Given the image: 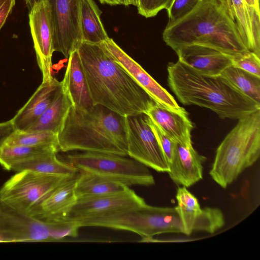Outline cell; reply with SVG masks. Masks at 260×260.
Returning a JSON list of instances; mask_svg holds the SVG:
<instances>
[{"label": "cell", "mask_w": 260, "mask_h": 260, "mask_svg": "<svg viewBox=\"0 0 260 260\" xmlns=\"http://www.w3.org/2000/svg\"><path fill=\"white\" fill-rule=\"evenodd\" d=\"M77 50L94 105L125 117L146 113L156 103L101 43L82 41Z\"/></svg>", "instance_id": "6da1fadb"}, {"label": "cell", "mask_w": 260, "mask_h": 260, "mask_svg": "<svg viewBox=\"0 0 260 260\" xmlns=\"http://www.w3.org/2000/svg\"><path fill=\"white\" fill-rule=\"evenodd\" d=\"M162 38L174 51L190 45L214 48L231 55L248 51L225 0H202L188 14L168 23Z\"/></svg>", "instance_id": "7a4b0ae2"}, {"label": "cell", "mask_w": 260, "mask_h": 260, "mask_svg": "<svg viewBox=\"0 0 260 260\" xmlns=\"http://www.w3.org/2000/svg\"><path fill=\"white\" fill-rule=\"evenodd\" d=\"M167 71L168 85L184 105L209 109L221 119L238 120L260 110V104L220 76L201 74L179 60L169 63Z\"/></svg>", "instance_id": "3957f363"}, {"label": "cell", "mask_w": 260, "mask_h": 260, "mask_svg": "<svg viewBox=\"0 0 260 260\" xmlns=\"http://www.w3.org/2000/svg\"><path fill=\"white\" fill-rule=\"evenodd\" d=\"M58 150L127 156L125 117L100 105L88 110L72 106L57 134Z\"/></svg>", "instance_id": "277c9868"}, {"label": "cell", "mask_w": 260, "mask_h": 260, "mask_svg": "<svg viewBox=\"0 0 260 260\" xmlns=\"http://www.w3.org/2000/svg\"><path fill=\"white\" fill-rule=\"evenodd\" d=\"M260 155V110L239 119L218 146L209 174L222 188L235 181Z\"/></svg>", "instance_id": "5b68a950"}, {"label": "cell", "mask_w": 260, "mask_h": 260, "mask_svg": "<svg viewBox=\"0 0 260 260\" xmlns=\"http://www.w3.org/2000/svg\"><path fill=\"white\" fill-rule=\"evenodd\" d=\"M79 228L100 226L124 230L142 238H152L164 233H178L181 221L175 207H160L147 204L99 216L69 220Z\"/></svg>", "instance_id": "8992f818"}, {"label": "cell", "mask_w": 260, "mask_h": 260, "mask_svg": "<svg viewBox=\"0 0 260 260\" xmlns=\"http://www.w3.org/2000/svg\"><path fill=\"white\" fill-rule=\"evenodd\" d=\"M128 156L82 151L69 154L67 162L78 171L94 173L131 185L151 186L154 178L148 167Z\"/></svg>", "instance_id": "52a82bcc"}, {"label": "cell", "mask_w": 260, "mask_h": 260, "mask_svg": "<svg viewBox=\"0 0 260 260\" xmlns=\"http://www.w3.org/2000/svg\"><path fill=\"white\" fill-rule=\"evenodd\" d=\"M73 177L22 170L4 184L0 189V196L16 210L33 217L40 205L55 189Z\"/></svg>", "instance_id": "ba28073f"}, {"label": "cell", "mask_w": 260, "mask_h": 260, "mask_svg": "<svg viewBox=\"0 0 260 260\" xmlns=\"http://www.w3.org/2000/svg\"><path fill=\"white\" fill-rule=\"evenodd\" d=\"M146 113L125 116L127 156L158 172L169 167Z\"/></svg>", "instance_id": "9c48e42d"}, {"label": "cell", "mask_w": 260, "mask_h": 260, "mask_svg": "<svg viewBox=\"0 0 260 260\" xmlns=\"http://www.w3.org/2000/svg\"><path fill=\"white\" fill-rule=\"evenodd\" d=\"M53 31L54 51L68 58L82 41L80 14L81 0H45Z\"/></svg>", "instance_id": "30bf717a"}, {"label": "cell", "mask_w": 260, "mask_h": 260, "mask_svg": "<svg viewBox=\"0 0 260 260\" xmlns=\"http://www.w3.org/2000/svg\"><path fill=\"white\" fill-rule=\"evenodd\" d=\"M52 225L19 211L0 196V242H54Z\"/></svg>", "instance_id": "8fae6325"}, {"label": "cell", "mask_w": 260, "mask_h": 260, "mask_svg": "<svg viewBox=\"0 0 260 260\" xmlns=\"http://www.w3.org/2000/svg\"><path fill=\"white\" fill-rule=\"evenodd\" d=\"M176 199V208L180 217L183 234L189 236L193 232L202 231L213 234L223 226L225 219L217 208H201L198 199L187 187H179Z\"/></svg>", "instance_id": "7c38bea8"}, {"label": "cell", "mask_w": 260, "mask_h": 260, "mask_svg": "<svg viewBox=\"0 0 260 260\" xmlns=\"http://www.w3.org/2000/svg\"><path fill=\"white\" fill-rule=\"evenodd\" d=\"M145 204L142 198L128 187L120 192L78 198L69 215L55 221L91 217L140 207Z\"/></svg>", "instance_id": "4fadbf2b"}, {"label": "cell", "mask_w": 260, "mask_h": 260, "mask_svg": "<svg viewBox=\"0 0 260 260\" xmlns=\"http://www.w3.org/2000/svg\"><path fill=\"white\" fill-rule=\"evenodd\" d=\"M113 58L118 62L157 103L175 111L180 107L167 90L157 82L142 67L109 38L101 43Z\"/></svg>", "instance_id": "5bb4252c"}, {"label": "cell", "mask_w": 260, "mask_h": 260, "mask_svg": "<svg viewBox=\"0 0 260 260\" xmlns=\"http://www.w3.org/2000/svg\"><path fill=\"white\" fill-rule=\"evenodd\" d=\"M29 23L38 66L43 81L51 79L54 52L53 31L48 7L45 0L29 11Z\"/></svg>", "instance_id": "9a60e30c"}, {"label": "cell", "mask_w": 260, "mask_h": 260, "mask_svg": "<svg viewBox=\"0 0 260 260\" xmlns=\"http://www.w3.org/2000/svg\"><path fill=\"white\" fill-rule=\"evenodd\" d=\"M206 159L192 144L177 142L168 173L176 185L188 187L203 179V164Z\"/></svg>", "instance_id": "2e32d148"}, {"label": "cell", "mask_w": 260, "mask_h": 260, "mask_svg": "<svg viewBox=\"0 0 260 260\" xmlns=\"http://www.w3.org/2000/svg\"><path fill=\"white\" fill-rule=\"evenodd\" d=\"M175 51L178 60L208 76H219L232 65L231 55L210 47L190 45L180 47Z\"/></svg>", "instance_id": "e0dca14e"}, {"label": "cell", "mask_w": 260, "mask_h": 260, "mask_svg": "<svg viewBox=\"0 0 260 260\" xmlns=\"http://www.w3.org/2000/svg\"><path fill=\"white\" fill-rule=\"evenodd\" d=\"M62 90V83L55 78L42 83L11 119L15 130L26 131L54 102Z\"/></svg>", "instance_id": "ac0fdd59"}, {"label": "cell", "mask_w": 260, "mask_h": 260, "mask_svg": "<svg viewBox=\"0 0 260 260\" xmlns=\"http://www.w3.org/2000/svg\"><path fill=\"white\" fill-rule=\"evenodd\" d=\"M77 176L55 189L40 205L33 217L48 222L67 217L78 199L75 192Z\"/></svg>", "instance_id": "d6986e66"}, {"label": "cell", "mask_w": 260, "mask_h": 260, "mask_svg": "<svg viewBox=\"0 0 260 260\" xmlns=\"http://www.w3.org/2000/svg\"><path fill=\"white\" fill-rule=\"evenodd\" d=\"M146 114L176 141L184 144H192L191 132L193 126L185 109L175 111L156 103Z\"/></svg>", "instance_id": "ffe728a7"}, {"label": "cell", "mask_w": 260, "mask_h": 260, "mask_svg": "<svg viewBox=\"0 0 260 260\" xmlns=\"http://www.w3.org/2000/svg\"><path fill=\"white\" fill-rule=\"evenodd\" d=\"M62 89L70 96L73 106L82 110H88L94 105L88 88L79 55L77 49L68 57V63L61 81Z\"/></svg>", "instance_id": "44dd1931"}, {"label": "cell", "mask_w": 260, "mask_h": 260, "mask_svg": "<svg viewBox=\"0 0 260 260\" xmlns=\"http://www.w3.org/2000/svg\"><path fill=\"white\" fill-rule=\"evenodd\" d=\"M57 151L55 150H50L16 162L12 165L10 170L19 172L28 170L46 174L76 176L79 172L78 170L69 163L58 159L56 156Z\"/></svg>", "instance_id": "7402d4cb"}, {"label": "cell", "mask_w": 260, "mask_h": 260, "mask_svg": "<svg viewBox=\"0 0 260 260\" xmlns=\"http://www.w3.org/2000/svg\"><path fill=\"white\" fill-rule=\"evenodd\" d=\"M129 186L109 178L79 171L75 192L77 198L102 196L122 192Z\"/></svg>", "instance_id": "603a6c76"}, {"label": "cell", "mask_w": 260, "mask_h": 260, "mask_svg": "<svg viewBox=\"0 0 260 260\" xmlns=\"http://www.w3.org/2000/svg\"><path fill=\"white\" fill-rule=\"evenodd\" d=\"M72 106L70 96L62 88L61 91L54 102L25 131H47L57 134Z\"/></svg>", "instance_id": "cb8c5ba5"}, {"label": "cell", "mask_w": 260, "mask_h": 260, "mask_svg": "<svg viewBox=\"0 0 260 260\" xmlns=\"http://www.w3.org/2000/svg\"><path fill=\"white\" fill-rule=\"evenodd\" d=\"M101 13L93 0H81L80 27L82 41L100 44L109 38L101 19Z\"/></svg>", "instance_id": "d4e9b609"}, {"label": "cell", "mask_w": 260, "mask_h": 260, "mask_svg": "<svg viewBox=\"0 0 260 260\" xmlns=\"http://www.w3.org/2000/svg\"><path fill=\"white\" fill-rule=\"evenodd\" d=\"M219 76L243 94L260 104V77L232 65L226 68Z\"/></svg>", "instance_id": "484cf974"}, {"label": "cell", "mask_w": 260, "mask_h": 260, "mask_svg": "<svg viewBox=\"0 0 260 260\" xmlns=\"http://www.w3.org/2000/svg\"><path fill=\"white\" fill-rule=\"evenodd\" d=\"M229 13L236 23L247 50L260 56V48L256 45L244 0H225Z\"/></svg>", "instance_id": "4316f807"}, {"label": "cell", "mask_w": 260, "mask_h": 260, "mask_svg": "<svg viewBox=\"0 0 260 260\" xmlns=\"http://www.w3.org/2000/svg\"><path fill=\"white\" fill-rule=\"evenodd\" d=\"M58 151L55 146H6L0 147V165L10 170L14 163L41 154L50 150Z\"/></svg>", "instance_id": "83f0119b"}, {"label": "cell", "mask_w": 260, "mask_h": 260, "mask_svg": "<svg viewBox=\"0 0 260 260\" xmlns=\"http://www.w3.org/2000/svg\"><path fill=\"white\" fill-rule=\"evenodd\" d=\"M3 145L55 146L58 147L57 134L47 131L27 132L15 130L7 139Z\"/></svg>", "instance_id": "f1b7e54d"}, {"label": "cell", "mask_w": 260, "mask_h": 260, "mask_svg": "<svg viewBox=\"0 0 260 260\" xmlns=\"http://www.w3.org/2000/svg\"><path fill=\"white\" fill-rule=\"evenodd\" d=\"M232 66L260 77V56L249 51L231 56Z\"/></svg>", "instance_id": "f546056e"}, {"label": "cell", "mask_w": 260, "mask_h": 260, "mask_svg": "<svg viewBox=\"0 0 260 260\" xmlns=\"http://www.w3.org/2000/svg\"><path fill=\"white\" fill-rule=\"evenodd\" d=\"M250 21L253 40L260 48L259 0H244Z\"/></svg>", "instance_id": "4dcf8cb0"}, {"label": "cell", "mask_w": 260, "mask_h": 260, "mask_svg": "<svg viewBox=\"0 0 260 260\" xmlns=\"http://www.w3.org/2000/svg\"><path fill=\"white\" fill-rule=\"evenodd\" d=\"M174 0H139L137 7L139 14L145 18L155 16L163 9L168 10Z\"/></svg>", "instance_id": "1f68e13d"}, {"label": "cell", "mask_w": 260, "mask_h": 260, "mask_svg": "<svg viewBox=\"0 0 260 260\" xmlns=\"http://www.w3.org/2000/svg\"><path fill=\"white\" fill-rule=\"evenodd\" d=\"M150 123L169 166L172 159L177 141L165 133L151 119Z\"/></svg>", "instance_id": "d6a6232c"}, {"label": "cell", "mask_w": 260, "mask_h": 260, "mask_svg": "<svg viewBox=\"0 0 260 260\" xmlns=\"http://www.w3.org/2000/svg\"><path fill=\"white\" fill-rule=\"evenodd\" d=\"M202 0H174L167 10L169 22L171 23L183 17L191 12Z\"/></svg>", "instance_id": "836d02e7"}, {"label": "cell", "mask_w": 260, "mask_h": 260, "mask_svg": "<svg viewBox=\"0 0 260 260\" xmlns=\"http://www.w3.org/2000/svg\"><path fill=\"white\" fill-rule=\"evenodd\" d=\"M15 5V0H0V30Z\"/></svg>", "instance_id": "e575fe53"}, {"label": "cell", "mask_w": 260, "mask_h": 260, "mask_svg": "<svg viewBox=\"0 0 260 260\" xmlns=\"http://www.w3.org/2000/svg\"><path fill=\"white\" fill-rule=\"evenodd\" d=\"M15 131L11 119L0 123V147L7 139Z\"/></svg>", "instance_id": "d590c367"}, {"label": "cell", "mask_w": 260, "mask_h": 260, "mask_svg": "<svg viewBox=\"0 0 260 260\" xmlns=\"http://www.w3.org/2000/svg\"><path fill=\"white\" fill-rule=\"evenodd\" d=\"M45 0H24L26 6L30 11L36 5Z\"/></svg>", "instance_id": "8d00e7d4"}, {"label": "cell", "mask_w": 260, "mask_h": 260, "mask_svg": "<svg viewBox=\"0 0 260 260\" xmlns=\"http://www.w3.org/2000/svg\"><path fill=\"white\" fill-rule=\"evenodd\" d=\"M102 4H106L111 6L123 5L124 3L123 0H99Z\"/></svg>", "instance_id": "74e56055"}, {"label": "cell", "mask_w": 260, "mask_h": 260, "mask_svg": "<svg viewBox=\"0 0 260 260\" xmlns=\"http://www.w3.org/2000/svg\"><path fill=\"white\" fill-rule=\"evenodd\" d=\"M124 5L127 6L129 5H133V0H123Z\"/></svg>", "instance_id": "f35d334b"}, {"label": "cell", "mask_w": 260, "mask_h": 260, "mask_svg": "<svg viewBox=\"0 0 260 260\" xmlns=\"http://www.w3.org/2000/svg\"><path fill=\"white\" fill-rule=\"evenodd\" d=\"M139 0H133V5L136 6L138 5Z\"/></svg>", "instance_id": "ab89813d"}]
</instances>
